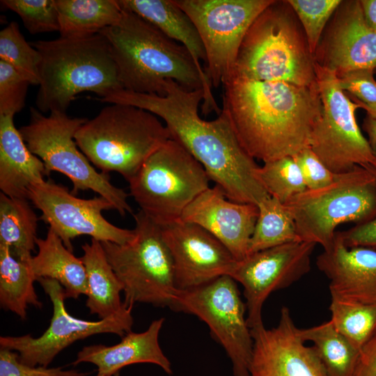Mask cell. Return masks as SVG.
<instances>
[{"label":"cell","instance_id":"obj_10","mask_svg":"<svg viewBox=\"0 0 376 376\" xmlns=\"http://www.w3.org/2000/svg\"><path fill=\"white\" fill-rule=\"evenodd\" d=\"M134 237L123 244L101 242L123 287L124 303L171 308L177 289L170 251L162 228L141 210L133 214Z\"/></svg>","mask_w":376,"mask_h":376},{"label":"cell","instance_id":"obj_23","mask_svg":"<svg viewBox=\"0 0 376 376\" xmlns=\"http://www.w3.org/2000/svg\"><path fill=\"white\" fill-rule=\"evenodd\" d=\"M164 318L153 320L148 329L140 333L132 331L126 334L118 344L107 346L102 344L84 347L77 355L72 365L88 362L97 368V373L113 376L123 368L139 363H153L167 374H172L171 363L164 354L159 335Z\"/></svg>","mask_w":376,"mask_h":376},{"label":"cell","instance_id":"obj_29","mask_svg":"<svg viewBox=\"0 0 376 376\" xmlns=\"http://www.w3.org/2000/svg\"><path fill=\"white\" fill-rule=\"evenodd\" d=\"M38 219L29 200L0 194V244L17 258L28 261L36 245Z\"/></svg>","mask_w":376,"mask_h":376},{"label":"cell","instance_id":"obj_2","mask_svg":"<svg viewBox=\"0 0 376 376\" xmlns=\"http://www.w3.org/2000/svg\"><path fill=\"white\" fill-rule=\"evenodd\" d=\"M222 86V107L253 159L264 163L309 147L322 108L317 82L306 87L230 75Z\"/></svg>","mask_w":376,"mask_h":376},{"label":"cell","instance_id":"obj_43","mask_svg":"<svg viewBox=\"0 0 376 376\" xmlns=\"http://www.w3.org/2000/svg\"><path fill=\"white\" fill-rule=\"evenodd\" d=\"M366 24L376 31V0H359Z\"/></svg>","mask_w":376,"mask_h":376},{"label":"cell","instance_id":"obj_17","mask_svg":"<svg viewBox=\"0 0 376 376\" xmlns=\"http://www.w3.org/2000/svg\"><path fill=\"white\" fill-rule=\"evenodd\" d=\"M161 228L172 258L177 290L196 288L230 276L237 260L206 230L180 219Z\"/></svg>","mask_w":376,"mask_h":376},{"label":"cell","instance_id":"obj_34","mask_svg":"<svg viewBox=\"0 0 376 376\" xmlns=\"http://www.w3.org/2000/svg\"><path fill=\"white\" fill-rule=\"evenodd\" d=\"M258 175L268 194L283 203L306 189L301 171L292 156L264 162Z\"/></svg>","mask_w":376,"mask_h":376},{"label":"cell","instance_id":"obj_42","mask_svg":"<svg viewBox=\"0 0 376 376\" xmlns=\"http://www.w3.org/2000/svg\"><path fill=\"white\" fill-rule=\"evenodd\" d=\"M355 376H376V333L360 351Z\"/></svg>","mask_w":376,"mask_h":376},{"label":"cell","instance_id":"obj_14","mask_svg":"<svg viewBox=\"0 0 376 376\" xmlns=\"http://www.w3.org/2000/svg\"><path fill=\"white\" fill-rule=\"evenodd\" d=\"M53 306V314L46 331L39 337L31 334L1 336L0 347L18 353L22 363L47 367L56 355L74 342L100 334H113L123 337L132 331L134 323L132 308L127 311L97 321H88L72 316L65 306V294L56 281L37 280Z\"/></svg>","mask_w":376,"mask_h":376},{"label":"cell","instance_id":"obj_15","mask_svg":"<svg viewBox=\"0 0 376 376\" xmlns=\"http://www.w3.org/2000/svg\"><path fill=\"white\" fill-rule=\"evenodd\" d=\"M29 201L41 212L39 219L49 226L71 251L72 240L80 235L119 244L134 237V230L119 228L104 217V210L115 208L101 196L80 198L65 187L49 180L31 186Z\"/></svg>","mask_w":376,"mask_h":376},{"label":"cell","instance_id":"obj_46","mask_svg":"<svg viewBox=\"0 0 376 376\" xmlns=\"http://www.w3.org/2000/svg\"><path fill=\"white\" fill-rule=\"evenodd\" d=\"M96 376H107V375H102V374H100V373H97ZM113 376H119V372L116 373Z\"/></svg>","mask_w":376,"mask_h":376},{"label":"cell","instance_id":"obj_27","mask_svg":"<svg viewBox=\"0 0 376 376\" xmlns=\"http://www.w3.org/2000/svg\"><path fill=\"white\" fill-rule=\"evenodd\" d=\"M60 37L81 38L116 24L123 9L118 0H55Z\"/></svg>","mask_w":376,"mask_h":376},{"label":"cell","instance_id":"obj_5","mask_svg":"<svg viewBox=\"0 0 376 376\" xmlns=\"http://www.w3.org/2000/svg\"><path fill=\"white\" fill-rule=\"evenodd\" d=\"M170 133L155 114L141 108L111 104L82 125L75 140L91 163L129 182Z\"/></svg>","mask_w":376,"mask_h":376},{"label":"cell","instance_id":"obj_20","mask_svg":"<svg viewBox=\"0 0 376 376\" xmlns=\"http://www.w3.org/2000/svg\"><path fill=\"white\" fill-rule=\"evenodd\" d=\"M258 213L257 205L230 201L215 185L207 188L187 206L180 220L206 230L239 261L249 255V243Z\"/></svg>","mask_w":376,"mask_h":376},{"label":"cell","instance_id":"obj_4","mask_svg":"<svg viewBox=\"0 0 376 376\" xmlns=\"http://www.w3.org/2000/svg\"><path fill=\"white\" fill-rule=\"evenodd\" d=\"M30 43L41 56L36 106L43 113L66 111L76 96L84 92H93L102 98L123 89L109 44L100 33Z\"/></svg>","mask_w":376,"mask_h":376},{"label":"cell","instance_id":"obj_3","mask_svg":"<svg viewBox=\"0 0 376 376\" xmlns=\"http://www.w3.org/2000/svg\"><path fill=\"white\" fill-rule=\"evenodd\" d=\"M123 9L120 20L100 31L107 40L123 89L164 96L173 80L185 88H203L189 51L136 13Z\"/></svg>","mask_w":376,"mask_h":376},{"label":"cell","instance_id":"obj_44","mask_svg":"<svg viewBox=\"0 0 376 376\" xmlns=\"http://www.w3.org/2000/svg\"><path fill=\"white\" fill-rule=\"evenodd\" d=\"M362 127L367 134L369 146L376 159V119L367 115L363 119Z\"/></svg>","mask_w":376,"mask_h":376},{"label":"cell","instance_id":"obj_21","mask_svg":"<svg viewBox=\"0 0 376 376\" xmlns=\"http://www.w3.org/2000/svg\"><path fill=\"white\" fill-rule=\"evenodd\" d=\"M329 280L331 299L376 306V250L347 247L336 233L331 247L316 258Z\"/></svg>","mask_w":376,"mask_h":376},{"label":"cell","instance_id":"obj_24","mask_svg":"<svg viewBox=\"0 0 376 376\" xmlns=\"http://www.w3.org/2000/svg\"><path fill=\"white\" fill-rule=\"evenodd\" d=\"M13 118L0 115V189L9 197L29 200L31 186L48 174L43 162L28 148Z\"/></svg>","mask_w":376,"mask_h":376},{"label":"cell","instance_id":"obj_39","mask_svg":"<svg viewBox=\"0 0 376 376\" xmlns=\"http://www.w3.org/2000/svg\"><path fill=\"white\" fill-rule=\"evenodd\" d=\"M373 69H359L336 75L340 88L367 104H376V79Z\"/></svg>","mask_w":376,"mask_h":376},{"label":"cell","instance_id":"obj_9","mask_svg":"<svg viewBox=\"0 0 376 376\" xmlns=\"http://www.w3.org/2000/svg\"><path fill=\"white\" fill-rule=\"evenodd\" d=\"M210 180L202 165L170 139L128 182L139 210L163 227L180 220L187 206L210 187Z\"/></svg>","mask_w":376,"mask_h":376},{"label":"cell","instance_id":"obj_6","mask_svg":"<svg viewBox=\"0 0 376 376\" xmlns=\"http://www.w3.org/2000/svg\"><path fill=\"white\" fill-rule=\"evenodd\" d=\"M283 5L274 1L254 20L230 75L306 87L316 84L313 56Z\"/></svg>","mask_w":376,"mask_h":376},{"label":"cell","instance_id":"obj_19","mask_svg":"<svg viewBox=\"0 0 376 376\" xmlns=\"http://www.w3.org/2000/svg\"><path fill=\"white\" fill-rule=\"evenodd\" d=\"M314 54L320 65L339 75L376 70V31L366 23L359 0L342 1Z\"/></svg>","mask_w":376,"mask_h":376},{"label":"cell","instance_id":"obj_18","mask_svg":"<svg viewBox=\"0 0 376 376\" xmlns=\"http://www.w3.org/2000/svg\"><path fill=\"white\" fill-rule=\"evenodd\" d=\"M253 340L249 376H328L313 347L298 334L289 308L281 309L278 324L251 329Z\"/></svg>","mask_w":376,"mask_h":376},{"label":"cell","instance_id":"obj_33","mask_svg":"<svg viewBox=\"0 0 376 376\" xmlns=\"http://www.w3.org/2000/svg\"><path fill=\"white\" fill-rule=\"evenodd\" d=\"M0 60L13 66L31 84H39L40 54L26 42L16 22L0 32Z\"/></svg>","mask_w":376,"mask_h":376},{"label":"cell","instance_id":"obj_31","mask_svg":"<svg viewBox=\"0 0 376 376\" xmlns=\"http://www.w3.org/2000/svg\"><path fill=\"white\" fill-rule=\"evenodd\" d=\"M257 206L259 213L250 240L249 254L301 241L295 221L283 203L269 196Z\"/></svg>","mask_w":376,"mask_h":376},{"label":"cell","instance_id":"obj_22","mask_svg":"<svg viewBox=\"0 0 376 376\" xmlns=\"http://www.w3.org/2000/svg\"><path fill=\"white\" fill-rule=\"evenodd\" d=\"M122 8L132 11L156 26L164 35L180 42L189 52L199 72L204 91L201 110L207 116L219 115L221 109L212 93V85L201 65L206 56L199 33L190 17L173 0H118Z\"/></svg>","mask_w":376,"mask_h":376},{"label":"cell","instance_id":"obj_1","mask_svg":"<svg viewBox=\"0 0 376 376\" xmlns=\"http://www.w3.org/2000/svg\"><path fill=\"white\" fill-rule=\"evenodd\" d=\"M166 94L138 93L125 89L100 100L135 106L165 122L171 139L181 144L204 168L230 201L258 205L269 196L258 175L260 166L240 143L227 111L212 120L198 114L203 88L189 91L173 80L164 84Z\"/></svg>","mask_w":376,"mask_h":376},{"label":"cell","instance_id":"obj_13","mask_svg":"<svg viewBox=\"0 0 376 376\" xmlns=\"http://www.w3.org/2000/svg\"><path fill=\"white\" fill-rule=\"evenodd\" d=\"M190 17L204 46L205 72L217 88L233 71L251 25L274 0H173Z\"/></svg>","mask_w":376,"mask_h":376},{"label":"cell","instance_id":"obj_37","mask_svg":"<svg viewBox=\"0 0 376 376\" xmlns=\"http://www.w3.org/2000/svg\"><path fill=\"white\" fill-rule=\"evenodd\" d=\"M29 84L13 66L0 60V115L15 116L24 108Z\"/></svg>","mask_w":376,"mask_h":376},{"label":"cell","instance_id":"obj_45","mask_svg":"<svg viewBox=\"0 0 376 376\" xmlns=\"http://www.w3.org/2000/svg\"><path fill=\"white\" fill-rule=\"evenodd\" d=\"M354 102L357 103L360 109H362L366 111L368 116L376 119V104L375 105H367L353 97L348 95Z\"/></svg>","mask_w":376,"mask_h":376},{"label":"cell","instance_id":"obj_12","mask_svg":"<svg viewBox=\"0 0 376 376\" xmlns=\"http://www.w3.org/2000/svg\"><path fill=\"white\" fill-rule=\"evenodd\" d=\"M170 308L203 320L229 357L234 376H249L253 340L246 304L230 276H220L196 288L177 290Z\"/></svg>","mask_w":376,"mask_h":376},{"label":"cell","instance_id":"obj_8","mask_svg":"<svg viewBox=\"0 0 376 376\" xmlns=\"http://www.w3.org/2000/svg\"><path fill=\"white\" fill-rule=\"evenodd\" d=\"M87 120L70 117L61 111L45 116L32 107L29 123L19 131L29 150L43 162L48 175L57 171L70 180L73 194L92 190L110 201L121 216L132 213L129 194L112 185L109 174L96 171L75 140Z\"/></svg>","mask_w":376,"mask_h":376},{"label":"cell","instance_id":"obj_28","mask_svg":"<svg viewBox=\"0 0 376 376\" xmlns=\"http://www.w3.org/2000/svg\"><path fill=\"white\" fill-rule=\"evenodd\" d=\"M29 260L17 258L8 246L0 244V304L22 320L26 318L29 305L42 306L35 291L36 279Z\"/></svg>","mask_w":376,"mask_h":376},{"label":"cell","instance_id":"obj_41","mask_svg":"<svg viewBox=\"0 0 376 376\" xmlns=\"http://www.w3.org/2000/svg\"><path fill=\"white\" fill-rule=\"evenodd\" d=\"M363 167L372 173L376 181V168L370 166ZM337 234L348 248L362 246L376 249V217L346 230L337 231Z\"/></svg>","mask_w":376,"mask_h":376},{"label":"cell","instance_id":"obj_26","mask_svg":"<svg viewBox=\"0 0 376 376\" xmlns=\"http://www.w3.org/2000/svg\"><path fill=\"white\" fill-rule=\"evenodd\" d=\"M38 253L29 260L36 281L47 278L58 281L65 290V297L77 299L87 294L85 266L63 244L61 239L51 228L45 238H37Z\"/></svg>","mask_w":376,"mask_h":376},{"label":"cell","instance_id":"obj_32","mask_svg":"<svg viewBox=\"0 0 376 376\" xmlns=\"http://www.w3.org/2000/svg\"><path fill=\"white\" fill-rule=\"evenodd\" d=\"M335 329L359 350L376 333V306L331 299Z\"/></svg>","mask_w":376,"mask_h":376},{"label":"cell","instance_id":"obj_36","mask_svg":"<svg viewBox=\"0 0 376 376\" xmlns=\"http://www.w3.org/2000/svg\"><path fill=\"white\" fill-rule=\"evenodd\" d=\"M1 3L16 13L31 34L59 31L55 0H3Z\"/></svg>","mask_w":376,"mask_h":376},{"label":"cell","instance_id":"obj_7","mask_svg":"<svg viewBox=\"0 0 376 376\" xmlns=\"http://www.w3.org/2000/svg\"><path fill=\"white\" fill-rule=\"evenodd\" d=\"M283 204L295 221L299 240L328 250L340 224H361L376 217L375 178L367 168L357 166L337 174L330 185L306 189Z\"/></svg>","mask_w":376,"mask_h":376},{"label":"cell","instance_id":"obj_35","mask_svg":"<svg viewBox=\"0 0 376 376\" xmlns=\"http://www.w3.org/2000/svg\"><path fill=\"white\" fill-rule=\"evenodd\" d=\"M286 1L295 12L302 24L309 52L314 56L322 32L342 1L289 0Z\"/></svg>","mask_w":376,"mask_h":376},{"label":"cell","instance_id":"obj_40","mask_svg":"<svg viewBox=\"0 0 376 376\" xmlns=\"http://www.w3.org/2000/svg\"><path fill=\"white\" fill-rule=\"evenodd\" d=\"M302 174L306 189H317L330 185L336 178L331 171L307 147L292 156Z\"/></svg>","mask_w":376,"mask_h":376},{"label":"cell","instance_id":"obj_30","mask_svg":"<svg viewBox=\"0 0 376 376\" xmlns=\"http://www.w3.org/2000/svg\"><path fill=\"white\" fill-rule=\"evenodd\" d=\"M298 334L313 347L328 376H355L360 350L334 327L331 321L309 328L299 329Z\"/></svg>","mask_w":376,"mask_h":376},{"label":"cell","instance_id":"obj_11","mask_svg":"<svg viewBox=\"0 0 376 376\" xmlns=\"http://www.w3.org/2000/svg\"><path fill=\"white\" fill-rule=\"evenodd\" d=\"M322 108L311 132L309 147L333 173L357 166L376 168V159L356 119L360 109L340 88L334 72L315 62Z\"/></svg>","mask_w":376,"mask_h":376},{"label":"cell","instance_id":"obj_38","mask_svg":"<svg viewBox=\"0 0 376 376\" xmlns=\"http://www.w3.org/2000/svg\"><path fill=\"white\" fill-rule=\"evenodd\" d=\"M90 373L63 370L62 367L31 366L19 361L18 353L0 349V376H87Z\"/></svg>","mask_w":376,"mask_h":376},{"label":"cell","instance_id":"obj_16","mask_svg":"<svg viewBox=\"0 0 376 376\" xmlns=\"http://www.w3.org/2000/svg\"><path fill=\"white\" fill-rule=\"evenodd\" d=\"M315 246L293 242L249 254L237 261L230 276L243 287L251 329L263 324V306L271 293L290 286L309 272Z\"/></svg>","mask_w":376,"mask_h":376},{"label":"cell","instance_id":"obj_25","mask_svg":"<svg viewBox=\"0 0 376 376\" xmlns=\"http://www.w3.org/2000/svg\"><path fill=\"white\" fill-rule=\"evenodd\" d=\"M81 248L84 254L80 258L87 281L86 306L90 313L104 319L132 308L121 300L123 285L110 265L101 242L91 238V242H86Z\"/></svg>","mask_w":376,"mask_h":376}]
</instances>
